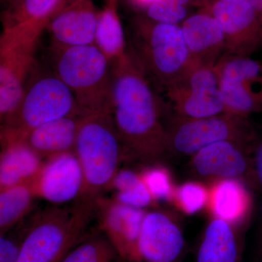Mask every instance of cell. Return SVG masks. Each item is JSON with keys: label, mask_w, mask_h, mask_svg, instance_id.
<instances>
[{"label": "cell", "mask_w": 262, "mask_h": 262, "mask_svg": "<svg viewBox=\"0 0 262 262\" xmlns=\"http://www.w3.org/2000/svg\"><path fill=\"white\" fill-rule=\"evenodd\" d=\"M112 63L110 113L127 158L154 162L169 151L167 127L149 79L127 49Z\"/></svg>", "instance_id": "6da1fadb"}, {"label": "cell", "mask_w": 262, "mask_h": 262, "mask_svg": "<svg viewBox=\"0 0 262 262\" xmlns=\"http://www.w3.org/2000/svg\"><path fill=\"white\" fill-rule=\"evenodd\" d=\"M98 198L82 196L70 206H53L34 215L17 262H61L83 238Z\"/></svg>", "instance_id": "7a4b0ae2"}, {"label": "cell", "mask_w": 262, "mask_h": 262, "mask_svg": "<svg viewBox=\"0 0 262 262\" xmlns=\"http://www.w3.org/2000/svg\"><path fill=\"white\" fill-rule=\"evenodd\" d=\"M130 43L128 51L147 77L166 91L194 67L180 25L138 17L133 22Z\"/></svg>", "instance_id": "3957f363"}, {"label": "cell", "mask_w": 262, "mask_h": 262, "mask_svg": "<svg viewBox=\"0 0 262 262\" xmlns=\"http://www.w3.org/2000/svg\"><path fill=\"white\" fill-rule=\"evenodd\" d=\"M54 74L73 93L84 115L110 112L112 63L95 44L66 46L52 41Z\"/></svg>", "instance_id": "277c9868"}, {"label": "cell", "mask_w": 262, "mask_h": 262, "mask_svg": "<svg viewBox=\"0 0 262 262\" xmlns=\"http://www.w3.org/2000/svg\"><path fill=\"white\" fill-rule=\"evenodd\" d=\"M74 151L84 174V187L81 196H102L126 157L110 112L90 113L80 117Z\"/></svg>", "instance_id": "5b68a950"}, {"label": "cell", "mask_w": 262, "mask_h": 262, "mask_svg": "<svg viewBox=\"0 0 262 262\" xmlns=\"http://www.w3.org/2000/svg\"><path fill=\"white\" fill-rule=\"evenodd\" d=\"M84 115L73 93L54 73L36 77L26 85L21 101L1 136L19 137L34 127L68 116Z\"/></svg>", "instance_id": "8992f818"}, {"label": "cell", "mask_w": 262, "mask_h": 262, "mask_svg": "<svg viewBox=\"0 0 262 262\" xmlns=\"http://www.w3.org/2000/svg\"><path fill=\"white\" fill-rule=\"evenodd\" d=\"M42 30L24 25L4 27L0 39V119L10 121L24 94Z\"/></svg>", "instance_id": "52a82bcc"}, {"label": "cell", "mask_w": 262, "mask_h": 262, "mask_svg": "<svg viewBox=\"0 0 262 262\" xmlns=\"http://www.w3.org/2000/svg\"><path fill=\"white\" fill-rule=\"evenodd\" d=\"M166 127L169 151L189 156L220 141L253 144L258 136L248 117L230 113L201 118L176 115Z\"/></svg>", "instance_id": "ba28073f"}, {"label": "cell", "mask_w": 262, "mask_h": 262, "mask_svg": "<svg viewBox=\"0 0 262 262\" xmlns=\"http://www.w3.org/2000/svg\"><path fill=\"white\" fill-rule=\"evenodd\" d=\"M227 113H262V61L224 53L215 65Z\"/></svg>", "instance_id": "9c48e42d"}, {"label": "cell", "mask_w": 262, "mask_h": 262, "mask_svg": "<svg viewBox=\"0 0 262 262\" xmlns=\"http://www.w3.org/2000/svg\"><path fill=\"white\" fill-rule=\"evenodd\" d=\"M166 91L177 116L201 118L227 113L215 66L193 67Z\"/></svg>", "instance_id": "30bf717a"}, {"label": "cell", "mask_w": 262, "mask_h": 262, "mask_svg": "<svg viewBox=\"0 0 262 262\" xmlns=\"http://www.w3.org/2000/svg\"><path fill=\"white\" fill-rule=\"evenodd\" d=\"M213 15L225 35L226 54L251 56L262 45L260 14L244 0H219L202 8Z\"/></svg>", "instance_id": "8fae6325"}, {"label": "cell", "mask_w": 262, "mask_h": 262, "mask_svg": "<svg viewBox=\"0 0 262 262\" xmlns=\"http://www.w3.org/2000/svg\"><path fill=\"white\" fill-rule=\"evenodd\" d=\"M146 212L113 198H98L96 211L98 229L110 239L122 259L141 262L139 242Z\"/></svg>", "instance_id": "7c38bea8"}, {"label": "cell", "mask_w": 262, "mask_h": 262, "mask_svg": "<svg viewBox=\"0 0 262 262\" xmlns=\"http://www.w3.org/2000/svg\"><path fill=\"white\" fill-rule=\"evenodd\" d=\"M33 192L53 206L75 202L82 195L84 179L75 151H67L44 160L39 172L31 181Z\"/></svg>", "instance_id": "4fadbf2b"}, {"label": "cell", "mask_w": 262, "mask_h": 262, "mask_svg": "<svg viewBox=\"0 0 262 262\" xmlns=\"http://www.w3.org/2000/svg\"><path fill=\"white\" fill-rule=\"evenodd\" d=\"M253 145L229 141L210 144L192 155L191 168L201 179H239L253 187Z\"/></svg>", "instance_id": "5bb4252c"}, {"label": "cell", "mask_w": 262, "mask_h": 262, "mask_svg": "<svg viewBox=\"0 0 262 262\" xmlns=\"http://www.w3.org/2000/svg\"><path fill=\"white\" fill-rule=\"evenodd\" d=\"M185 241L171 217L159 211L146 212L139 237L141 262H179Z\"/></svg>", "instance_id": "9a60e30c"}, {"label": "cell", "mask_w": 262, "mask_h": 262, "mask_svg": "<svg viewBox=\"0 0 262 262\" xmlns=\"http://www.w3.org/2000/svg\"><path fill=\"white\" fill-rule=\"evenodd\" d=\"M97 11L92 0L67 2L50 20L52 41L66 46L95 44Z\"/></svg>", "instance_id": "2e32d148"}, {"label": "cell", "mask_w": 262, "mask_h": 262, "mask_svg": "<svg viewBox=\"0 0 262 262\" xmlns=\"http://www.w3.org/2000/svg\"><path fill=\"white\" fill-rule=\"evenodd\" d=\"M181 27L194 67L215 66L225 48L223 30L216 19L201 9Z\"/></svg>", "instance_id": "e0dca14e"}, {"label": "cell", "mask_w": 262, "mask_h": 262, "mask_svg": "<svg viewBox=\"0 0 262 262\" xmlns=\"http://www.w3.org/2000/svg\"><path fill=\"white\" fill-rule=\"evenodd\" d=\"M209 190L208 205L213 218L225 221L234 228L247 220L252 199L246 183L236 179H218Z\"/></svg>", "instance_id": "ac0fdd59"}, {"label": "cell", "mask_w": 262, "mask_h": 262, "mask_svg": "<svg viewBox=\"0 0 262 262\" xmlns=\"http://www.w3.org/2000/svg\"><path fill=\"white\" fill-rule=\"evenodd\" d=\"M82 116H68L43 124L19 137L46 160L55 155L74 151L79 122Z\"/></svg>", "instance_id": "d6986e66"}, {"label": "cell", "mask_w": 262, "mask_h": 262, "mask_svg": "<svg viewBox=\"0 0 262 262\" xmlns=\"http://www.w3.org/2000/svg\"><path fill=\"white\" fill-rule=\"evenodd\" d=\"M0 190L31 182L37 176L44 159L24 141L1 138Z\"/></svg>", "instance_id": "ffe728a7"}, {"label": "cell", "mask_w": 262, "mask_h": 262, "mask_svg": "<svg viewBox=\"0 0 262 262\" xmlns=\"http://www.w3.org/2000/svg\"><path fill=\"white\" fill-rule=\"evenodd\" d=\"M241 250L235 228L213 218L208 223L196 253V262H239Z\"/></svg>", "instance_id": "44dd1931"}, {"label": "cell", "mask_w": 262, "mask_h": 262, "mask_svg": "<svg viewBox=\"0 0 262 262\" xmlns=\"http://www.w3.org/2000/svg\"><path fill=\"white\" fill-rule=\"evenodd\" d=\"M116 5L117 3H108L99 11L95 35V45L111 63L125 58L127 52Z\"/></svg>", "instance_id": "7402d4cb"}, {"label": "cell", "mask_w": 262, "mask_h": 262, "mask_svg": "<svg viewBox=\"0 0 262 262\" xmlns=\"http://www.w3.org/2000/svg\"><path fill=\"white\" fill-rule=\"evenodd\" d=\"M36 198L31 182L0 190V235L27 218Z\"/></svg>", "instance_id": "603a6c76"}, {"label": "cell", "mask_w": 262, "mask_h": 262, "mask_svg": "<svg viewBox=\"0 0 262 262\" xmlns=\"http://www.w3.org/2000/svg\"><path fill=\"white\" fill-rule=\"evenodd\" d=\"M67 0H21L13 10H5L3 24H23L46 29L50 20L67 3Z\"/></svg>", "instance_id": "cb8c5ba5"}, {"label": "cell", "mask_w": 262, "mask_h": 262, "mask_svg": "<svg viewBox=\"0 0 262 262\" xmlns=\"http://www.w3.org/2000/svg\"><path fill=\"white\" fill-rule=\"evenodd\" d=\"M118 257L110 239L98 229L77 243L61 262H114Z\"/></svg>", "instance_id": "d4e9b609"}, {"label": "cell", "mask_w": 262, "mask_h": 262, "mask_svg": "<svg viewBox=\"0 0 262 262\" xmlns=\"http://www.w3.org/2000/svg\"><path fill=\"white\" fill-rule=\"evenodd\" d=\"M209 194V188L203 183L189 181L176 187L173 202L183 213L193 215L208 205Z\"/></svg>", "instance_id": "484cf974"}, {"label": "cell", "mask_w": 262, "mask_h": 262, "mask_svg": "<svg viewBox=\"0 0 262 262\" xmlns=\"http://www.w3.org/2000/svg\"><path fill=\"white\" fill-rule=\"evenodd\" d=\"M199 5L196 0H157L146 8V17L160 23H183L189 16V8Z\"/></svg>", "instance_id": "4316f807"}, {"label": "cell", "mask_w": 262, "mask_h": 262, "mask_svg": "<svg viewBox=\"0 0 262 262\" xmlns=\"http://www.w3.org/2000/svg\"><path fill=\"white\" fill-rule=\"evenodd\" d=\"M145 184L155 202H173L176 187L173 177L168 169L160 165H152L140 172Z\"/></svg>", "instance_id": "83f0119b"}, {"label": "cell", "mask_w": 262, "mask_h": 262, "mask_svg": "<svg viewBox=\"0 0 262 262\" xmlns=\"http://www.w3.org/2000/svg\"><path fill=\"white\" fill-rule=\"evenodd\" d=\"M24 220L9 232L0 235V262L18 261L20 248L30 224V220H28L24 225Z\"/></svg>", "instance_id": "f1b7e54d"}, {"label": "cell", "mask_w": 262, "mask_h": 262, "mask_svg": "<svg viewBox=\"0 0 262 262\" xmlns=\"http://www.w3.org/2000/svg\"><path fill=\"white\" fill-rule=\"evenodd\" d=\"M113 198L123 204L142 209L155 203L142 179L125 190L114 192Z\"/></svg>", "instance_id": "f546056e"}, {"label": "cell", "mask_w": 262, "mask_h": 262, "mask_svg": "<svg viewBox=\"0 0 262 262\" xmlns=\"http://www.w3.org/2000/svg\"><path fill=\"white\" fill-rule=\"evenodd\" d=\"M252 160L253 188L262 192V134L253 145Z\"/></svg>", "instance_id": "4dcf8cb0"}, {"label": "cell", "mask_w": 262, "mask_h": 262, "mask_svg": "<svg viewBox=\"0 0 262 262\" xmlns=\"http://www.w3.org/2000/svg\"><path fill=\"white\" fill-rule=\"evenodd\" d=\"M196 1L198 2L199 6L203 8V7L208 4V3H212V2L219 1V0H196ZM244 1L247 2L249 4L252 5L253 8L257 10L258 13L261 14L262 13V0H244Z\"/></svg>", "instance_id": "1f68e13d"}, {"label": "cell", "mask_w": 262, "mask_h": 262, "mask_svg": "<svg viewBox=\"0 0 262 262\" xmlns=\"http://www.w3.org/2000/svg\"><path fill=\"white\" fill-rule=\"evenodd\" d=\"M1 2L6 6V10H10L16 8L20 4L21 0H1Z\"/></svg>", "instance_id": "d6a6232c"}, {"label": "cell", "mask_w": 262, "mask_h": 262, "mask_svg": "<svg viewBox=\"0 0 262 262\" xmlns=\"http://www.w3.org/2000/svg\"><path fill=\"white\" fill-rule=\"evenodd\" d=\"M155 1H157V0H131V2H132L134 5H136V6L139 7V8H144V9H146L149 5L154 3Z\"/></svg>", "instance_id": "836d02e7"}, {"label": "cell", "mask_w": 262, "mask_h": 262, "mask_svg": "<svg viewBox=\"0 0 262 262\" xmlns=\"http://www.w3.org/2000/svg\"><path fill=\"white\" fill-rule=\"evenodd\" d=\"M261 231H260V241H261V246L262 245V204L261 206Z\"/></svg>", "instance_id": "e575fe53"}, {"label": "cell", "mask_w": 262, "mask_h": 262, "mask_svg": "<svg viewBox=\"0 0 262 262\" xmlns=\"http://www.w3.org/2000/svg\"><path fill=\"white\" fill-rule=\"evenodd\" d=\"M256 262H262V245L261 248H260L259 254H258L257 261Z\"/></svg>", "instance_id": "d590c367"}, {"label": "cell", "mask_w": 262, "mask_h": 262, "mask_svg": "<svg viewBox=\"0 0 262 262\" xmlns=\"http://www.w3.org/2000/svg\"><path fill=\"white\" fill-rule=\"evenodd\" d=\"M114 262H131V261H126V260L122 259V258L118 257Z\"/></svg>", "instance_id": "8d00e7d4"}, {"label": "cell", "mask_w": 262, "mask_h": 262, "mask_svg": "<svg viewBox=\"0 0 262 262\" xmlns=\"http://www.w3.org/2000/svg\"><path fill=\"white\" fill-rule=\"evenodd\" d=\"M108 3H117V0H107Z\"/></svg>", "instance_id": "74e56055"}, {"label": "cell", "mask_w": 262, "mask_h": 262, "mask_svg": "<svg viewBox=\"0 0 262 262\" xmlns=\"http://www.w3.org/2000/svg\"><path fill=\"white\" fill-rule=\"evenodd\" d=\"M260 20H261V32H262V13L260 14Z\"/></svg>", "instance_id": "f35d334b"}, {"label": "cell", "mask_w": 262, "mask_h": 262, "mask_svg": "<svg viewBox=\"0 0 262 262\" xmlns=\"http://www.w3.org/2000/svg\"><path fill=\"white\" fill-rule=\"evenodd\" d=\"M70 2L79 1V0H70Z\"/></svg>", "instance_id": "ab89813d"}]
</instances>
